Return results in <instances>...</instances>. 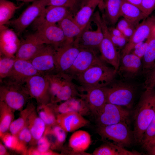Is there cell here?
Instances as JSON below:
<instances>
[{"mask_svg": "<svg viewBox=\"0 0 155 155\" xmlns=\"http://www.w3.org/2000/svg\"><path fill=\"white\" fill-rule=\"evenodd\" d=\"M97 22L101 28L103 35L98 49L101 54L100 58L105 63L112 65L117 71L120 64V56L116 47L111 41L109 28L103 18H99Z\"/></svg>", "mask_w": 155, "mask_h": 155, "instance_id": "7", "label": "cell"}, {"mask_svg": "<svg viewBox=\"0 0 155 155\" xmlns=\"http://www.w3.org/2000/svg\"><path fill=\"white\" fill-rule=\"evenodd\" d=\"M131 114L130 111L121 106L106 102L95 116L97 126L123 122L129 124Z\"/></svg>", "mask_w": 155, "mask_h": 155, "instance_id": "9", "label": "cell"}, {"mask_svg": "<svg viewBox=\"0 0 155 155\" xmlns=\"http://www.w3.org/2000/svg\"><path fill=\"white\" fill-rule=\"evenodd\" d=\"M141 60L132 53L125 54L122 56L119 71L125 77L133 78L137 74L142 67Z\"/></svg>", "mask_w": 155, "mask_h": 155, "instance_id": "25", "label": "cell"}, {"mask_svg": "<svg viewBox=\"0 0 155 155\" xmlns=\"http://www.w3.org/2000/svg\"><path fill=\"white\" fill-rule=\"evenodd\" d=\"M35 24L34 33L44 44L51 45L56 49L66 43L63 32L58 24Z\"/></svg>", "mask_w": 155, "mask_h": 155, "instance_id": "11", "label": "cell"}, {"mask_svg": "<svg viewBox=\"0 0 155 155\" xmlns=\"http://www.w3.org/2000/svg\"><path fill=\"white\" fill-rule=\"evenodd\" d=\"M24 86L30 97L34 98L39 105L51 102L49 83L44 74L30 77Z\"/></svg>", "mask_w": 155, "mask_h": 155, "instance_id": "10", "label": "cell"}, {"mask_svg": "<svg viewBox=\"0 0 155 155\" xmlns=\"http://www.w3.org/2000/svg\"><path fill=\"white\" fill-rule=\"evenodd\" d=\"M35 110L28 117L26 124L32 135L31 144H36L37 141L43 135L47 126L44 122L37 115Z\"/></svg>", "mask_w": 155, "mask_h": 155, "instance_id": "28", "label": "cell"}, {"mask_svg": "<svg viewBox=\"0 0 155 155\" xmlns=\"http://www.w3.org/2000/svg\"><path fill=\"white\" fill-rule=\"evenodd\" d=\"M91 143L90 133L83 130L75 131L71 135L69 140V146L73 152L82 153L89 148Z\"/></svg>", "mask_w": 155, "mask_h": 155, "instance_id": "26", "label": "cell"}, {"mask_svg": "<svg viewBox=\"0 0 155 155\" xmlns=\"http://www.w3.org/2000/svg\"><path fill=\"white\" fill-rule=\"evenodd\" d=\"M17 136L20 142L25 146L27 144L31 143L32 141L31 132L26 125Z\"/></svg>", "mask_w": 155, "mask_h": 155, "instance_id": "44", "label": "cell"}, {"mask_svg": "<svg viewBox=\"0 0 155 155\" xmlns=\"http://www.w3.org/2000/svg\"><path fill=\"white\" fill-rule=\"evenodd\" d=\"M102 61L97 55L96 50L80 49L73 65L65 73L74 78L93 65Z\"/></svg>", "mask_w": 155, "mask_h": 155, "instance_id": "15", "label": "cell"}, {"mask_svg": "<svg viewBox=\"0 0 155 155\" xmlns=\"http://www.w3.org/2000/svg\"><path fill=\"white\" fill-rule=\"evenodd\" d=\"M129 3L135 5L140 8L142 0H124Z\"/></svg>", "mask_w": 155, "mask_h": 155, "instance_id": "51", "label": "cell"}, {"mask_svg": "<svg viewBox=\"0 0 155 155\" xmlns=\"http://www.w3.org/2000/svg\"><path fill=\"white\" fill-rule=\"evenodd\" d=\"M34 33L27 35L22 40L16 54V59L30 60L44 46Z\"/></svg>", "mask_w": 155, "mask_h": 155, "instance_id": "18", "label": "cell"}, {"mask_svg": "<svg viewBox=\"0 0 155 155\" xmlns=\"http://www.w3.org/2000/svg\"><path fill=\"white\" fill-rule=\"evenodd\" d=\"M155 28V16L148 17L139 24L135 31L124 47L122 55L130 53L138 43L143 42L150 36Z\"/></svg>", "mask_w": 155, "mask_h": 155, "instance_id": "16", "label": "cell"}, {"mask_svg": "<svg viewBox=\"0 0 155 155\" xmlns=\"http://www.w3.org/2000/svg\"><path fill=\"white\" fill-rule=\"evenodd\" d=\"M109 29L111 33L114 36L119 37L123 35L121 31L116 27H111Z\"/></svg>", "mask_w": 155, "mask_h": 155, "instance_id": "50", "label": "cell"}, {"mask_svg": "<svg viewBox=\"0 0 155 155\" xmlns=\"http://www.w3.org/2000/svg\"><path fill=\"white\" fill-rule=\"evenodd\" d=\"M148 39L145 42L138 43L135 46L132 53L142 59L145 53L148 44Z\"/></svg>", "mask_w": 155, "mask_h": 155, "instance_id": "46", "label": "cell"}, {"mask_svg": "<svg viewBox=\"0 0 155 155\" xmlns=\"http://www.w3.org/2000/svg\"><path fill=\"white\" fill-rule=\"evenodd\" d=\"M136 27L132 26L126 28L122 32L123 36L129 40L133 35Z\"/></svg>", "mask_w": 155, "mask_h": 155, "instance_id": "49", "label": "cell"}, {"mask_svg": "<svg viewBox=\"0 0 155 155\" xmlns=\"http://www.w3.org/2000/svg\"><path fill=\"white\" fill-rule=\"evenodd\" d=\"M121 16L137 26L139 22L148 17L139 7L123 0L121 8Z\"/></svg>", "mask_w": 155, "mask_h": 155, "instance_id": "30", "label": "cell"}, {"mask_svg": "<svg viewBox=\"0 0 155 155\" xmlns=\"http://www.w3.org/2000/svg\"><path fill=\"white\" fill-rule=\"evenodd\" d=\"M45 132L52 135L54 138V142L51 146L53 148L61 147L65 141L67 132L57 124L46 127Z\"/></svg>", "mask_w": 155, "mask_h": 155, "instance_id": "37", "label": "cell"}, {"mask_svg": "<svg viewBox=\"0 0 155 155\" xmlns=\"http://www.w3.org/2000/svg\"><path fill=\"white\" fill-rule=\"evenodd\" d=\"M20 43L15 32L5 25L0 27V55L15 58Z\"/></svg>", "mask_w": 155, "mask_h": 155, "instance_id": "19", "label": "cell"}, {"mask_svg": "<svg viewBox=\"0 0 155 155\" xmlns=\"http://www.w3.org/2000/svg\"><path fill=\"white\" fill-rule=\"evenodd\" d=\"M49 85L51 102L57 103L75 97H81L73 77L67 73L55 71L44 74Z\"/></svg>", "mask_w": 155, "mask_h": 155, "instance_id": "2", "label": "cell"}, {"mask_svg": "<svg viewBox=\"0 0 155 155\" xmlns=\"http://www.w3.org/2000/svg\"><path fill=\"white\" fill-rule=\"evenodd\" d=\"M19 7L8 0H0V27L8 23Z\"/></svg>", "mask_w": 155, "mask_h": 155, "instance_id": "35", "label": "cell"}, {"mask_svg": "<svg viewBox=\"0 0 155 155\" xmlns=\"http://www.w3.org/2000/svg\"><path fill=\"white\" fill-rule=\"evenodd\" d=\"M155 28L148 38L147 47L143 57V70L146 73L155 62Z\"/></svg>", "mask_w": 155, "mask_h": 155, "instance_id": "33", "label": "cell"}, {"mask_svg": "<svg viewBox=\"0 0 155 155\" xmlns=\"http://www.w3.org/2000/svg\"><path fill=\"white\" fill-rule=\"evenodd\" d=\"M14 112L5 102L0 101V137L9 130L14 118Z\"/></svg>", "mask_w": 155, "mask_h": 155, "instance_id": "34", "label": "cell"}, {"mask_svg": "<svg viewBox=\"0 0 155 155\" xmlns=\"http://www.w3.org/2000/svg\"><path fill=\"white\" fill-rule=\"evenodd\" d=\"M30 96L24 85L0 82V101L5 102L14 111H22Z\"/></svg>", "mask_w": 155, "mask_h": 155, "instance_id": "6", "label": "cell"}, {"mask_svg": "<svg viewBox=\"0 0 155 155\" xmlns=\"http://www.w3.org/2000/svg\"><path fill=\"white\" fill-rule=\"evenodd\" d=\"M102 0H82L80 6L73 16L76 22L83 29L88 25L97 7Z\"/></svg>", "mask_w": 155, "mask_h": 155, "instance_id": "24", "label": "cell"}, {"mask_svg": "<svg viewBox=\"0 0 155 155\" xmlns=\"http://www.w3.org/2000/svg\"><path fill=\"white\" fill-rule=\"evenodd\" d=\"M117 72L102 61L77 76L74 80L82 87L103 88L114 81Z\"/></svg>", "mask_w": 155, "mask_h": 155, "instance_id": "3", "label": "cell"}, {"mask_svg": "<svg viewBox=\"0 0 155 155\" xmlns=\"http://www.w3.org/2000/svg\"><path fill=\"white\" fill-rule=\"evenodd\" d=\"M140 9L148 17L155 9V0H142Z\"/></svg>", "mask_w": 155, "mask_h": 155, "instance_id": "45", "label": "cell"}, {"mask_svg": "<svg viewBox=\"0 0 155 155\" xmlns=\"http://www.w3.org/2000/svg\"><path fill=\"white\" fill-rule=\"evenodd\" d=\"M38 112V116L46 126H51L56 124V116L49 103L39 105Z\"/></svg>", "mask_w": 155, "mask_h": 155, "instance_id": "39", "label": "cell"}, {"mask_svg": "<svg viewBox=\"0 0 155 155\" xmlns=\"http://www.w3.org/2000/svg\"><path fill=\"white\" fill-rule=\"evenodd\" d=\"M35 109L34 104L28 103L26 107L21 111L19 117L11 123L9 129L10 133L17 136L26 125L28 117Z\"/></svg>", "mask_w": 155, "mask_h": 155, "instance_id": "32", "label": "cell"}, {"mask_svg": "<svg viewBox=\"0 0 155 155\" xmlns=\"http://www.w3.org/2000/svg\"><path fill=\"white\" fill-rule=\"evenodd\" d=\"M42 74L34 68L29 60L16 59L9 74L0 82L9 84L24 85L27 80L35 75Z\"/></svg>", "mask_w": 155, "mask_h": 155, "instance_id": "12", "label": "cell"}, {"mask_svg": "<svg viewBox=\"0 0 155 155\" xmlns=\"http://www.w3.org/2000/svg\"><path fill=\"white\" fill-rule=\"evenodd\" d=\"M16 60L15 58L0 55V81L7 77L11 72L14 67Z\"/></svg>", "mask_w": 155, "mask_h": 155, "instance_id": "40", "label": "cell"}, {"mask_svg": "<svg viewBox=\"0 0 155 155\" xmlns=\"http://www.w3.org/2000/svg\"><path fill=\"white\" fill-rule=\"evenodd\" d=\"M155 111V89H145L133 113V131L136 143L141 144L143 135L152 120Z\"/></svg>", "mask_w": 155, "mask_h": 155, "instance_id": "1", "label": "cell"}, {"mask_svg": "<svg viewBox=\"0 0 155 155\" xmlns=\"http://www.w3.org/2000/svg\"><path fill=\"white\" fill-rule=\"evenodd\" d=\"M49 104L55 113L59 114L75 112L82 115H88L91 111L84 100L80 97H75L63 102L59 105L50 103Z\"/></svg>", "mask_w": 155, "mask_h": 155, "instance_id": "20", "label": "cell"}, {"mask_svg": "<svg viewBox=\"0 0 155 155\" xmlns=\"http://www.w3.org/2000/svg\"><path fill=\"white\" fill-rule=\"evenodd\" d=\"M56 49L50 45L45 44L29 61L40 73L46 74L56 71L55 55Z\"/></svg>", "mask_w": 155, "mask_h": 155, "instance_id": "14", "label": "cell"}, {"mask_svg": "<svg viewBox=\"0 0 155 155\" xmlns=\"http://www.w3.org/2000/svg\"><path fill=\"white\" fill-rule=\"evenodd\" d=\"M97 26L95 30H90L88 25L84 29L80 36L74 41L80 49H89L96 50L99 49L103 39V35L101 28L96 22L94 21Z\"/></svg>", "mask_w": 155, "mask_h": 155, "instance_id": "21", "label": "cell"}, {"mask_svg": "<svg viewBox=\"0 0 155 155\" xmlns=\"http://www.w3.org/2000/svg\"><path fill=\"white\" fill-rule=\"evenodd\" d=\"M81 97L85 101L91 113L95 117L106 103V95L104 88L79 86Z\"/></svg>", "mask_w": 155, "mask_h": 155, "instance_id": "17", "label": "cell"}, {"mask_svg": "<svg viewBox=\"0 0 155 155\" xmlns=\"http://www.w3.org/2000/svg\"><path fill=\"white\" fill-rule=\"evenodd\" d=\"M71 9L65 7L47 6L41 15L34 21L35 23L57 24L65 18L75 14Z\"/></svg>", "mask_w": 155, "mask_h": 155, "instance_id": "23", "label": "cell"}, {"mask_svg": "<svg viewBox=\"0 0 155 155\" xmlns=\"http://www.w3.org/2000/svg\"><path fill=\"white\" fill-rule=\"evenodd\" d=\"M104 143L96 148L93 151L94 155H141L142 153L135 150L130 151L106 140Z\"/></svg>", "mask_w": 155, "mask_h": 155, "instance_id": "29", "label": "cell"}, {"mask_svg": "<svg viewBox=\"0 0 155 155\" xmlns=\"http://www.w3.org/2000/svg\"><path fill=\"white\" fill-rule=\"evenodd\" d=\"M155 140V111L149 125L143 135L141 144L144 147L150 141Z\"/></svg>", "mask_w": 155, "mask_h": 155, "instance_id": "42", "label": "cell"}, {"mask_svg": "<svg viewBox=\"0 0 155 155\" xmlns=\"http://www.w3.org/2000/svg\"><path fill=\"white\" fill-rule=\"evenodd\" d=\"M146 74L144 82V88L145 89L154 88L155 87V62Z\"/></svg>", "mask_w": 155, "mask_h": 155, "instance_id": "43", "label": "cell"}, {"mask_svg": "<svg viewBox=\"0 0 155 155\" xmlns=\"http://www.w3.org/2000/svg\"><path fill=\"white\" fill-rule=\"evenodd\" d=\"M82 0H48L47 6H55L67 7L72 10L75 13L79 9Z\"/></svg>", "mask_w": 155, "mask_h": 155, "instance_id": "41", "label": "cell"}, {"mask_svg": "<svg viewBox=\"0 0 155 155\" xmlns=\"http://www.w3.org/2000/svg\"><path fill=\"white\" fill-rule=\"evenodd\" d=\"M73 16H68L57 24L63 32L66 39V43L73 42L84 30L76 22Z\"/></svg>", "mask_w": 155, "mask_h": 155, "instance_id": "27", "label": "cell"}, {"mask_svg": "<svg viewBox=\"0 0 155 155\" xmlns=\"http://www.w3.org/2000/svg\"><path fill=\"white\" fill-rule=\"evenodd\" d=\"M106 102L130 108L132 107L136 89L135 86L127 83H113L103 87Z\"/></svg>", "mask_w": 155, "mask_h": 155, "instance_id": "5", "label": "cell"}, {"mask_svg": "<svg viewBox=\"0 0 155 155\" xmlns=\"http://www.w3.org/2000/svg\"><path fill=\"white\" fill-rule=\"evenodd\" d=\"M127 122H121L115 124L97 126V133L102 139H108L121 147H129L136 143L133 131Z\"/></svg>", "mask_w": 155, "mask_h": 155, "instance_id": "4", "label": "cell"}, {"mask_svg": "<svg viewBox=\"0 0 155 155\" xmlns=\"http://www.w3.org/2000/svg\"><path fill=\"white\" fill-rule=\"evenodd\" d=\"M5 146L0 143V155H8L7 150L6 149Z\"/></svg>", "mask_w": 155, "mask_h": 155, "instance_id": "52", "label": "cell"}, {"mask_svg": "<svg viewBox=\"0 0 155 155\" xmlns=\"http://www.w3.org/2000/svg\"><path fill=\"white\" fill-rule=\"evenodd\" d=\"M19 1H22L24 2H33L34 1V0H16Z\"/></svg>", "mask_w": 155, "mask_h": 155, "instance_id": "53", "label": "cell"}, {"mask_svg": "<svg viewBox=\"0 0 155 155\" xmlns=\"http://www.w3.org/2000/svg\"><path fill=\"white\" fill-rule=\"evenodd\" d=\"M150 155H155V140L150 141L144 147Z\"/></svg>", "mask_w": 155, "mask_h": 155, "instance_id": "48", "label": "cell"}, {"mask_svg": "<svg viewBox=\"0 0 155 155\" xmlns=\"http://www.w3.org/2000/svg\"><path fill=\"white\" fill-rule=\"evenodd\" d=\"M123 0H104L103 3L105 16L111 24H115L121 17V8Z\"/></svg>", "mask_w": 155, "mask_h": 155, "instance_id": "31", "label": "cell"}, {"mask_svg": "<svg viewBox=\"0 0 155 155\" xmlns=\"http://www.w3.org/2000/svg\"><path fill=\"white\" fill-rule=\"evenodd\" d=\"M132 26L136 27L131 22L123 18L118 22L116 27L122 32L126 28Z\"/></svg>", "mask_w": 155, "mask_h": 155, "instance_id": "47", "label": "cell"}, {"mask_svg": "<svg viewBox=\"0 0 155 155\" xmlns=\"http://www.w3.org/2000/svg\"><path fill=\"white\" fill-rule=\"evenodd\" d=\"M35 0H34V1H35Z\"/></svg>", "mask_w": 155, "mask_h": 155, "instance_id": "54", "label": "cell"}, {"mask_svg": "<svg viewBox=\"0 0 155 155\" xmlns=\"http://www.w3.org/2000/svg\"><path fill=\"white\" fill-rule=\"evenodd\" d=\"M80 50L74 42L56 49L55 59L56 71L66 73L72 66Z\"/></svg>", "mask_w": 155, "mask_h": 155, "instance_id": "13", "label": "cell"}, {"mask_svg": "<svg viewBox=\"0 0 155 155\" xmlns=\"http://www.w3.org/2000/svg\"><path fill=\"white\" fill-rule=\"evenodd\" d=\"M89 123L83 115L76 112H68L56 116V124L67 132L75 131Z\"/></svg>", "mask_w": 155, "mask_h": 155, "instance_id": "22", "label": "cell"}, {"mask_svg": "<svg viewBox=\"0 0 155 155\" xmlns=\"http://www.w3.org/2000/svg\"><path fill=\"white\" fill-rule=\"evenodd\" d=\"M48 0H36L28 6L18 18L8 23L20 34L41 14L47 6Z\"/></svg>", "mask_w": 155, "mask_h": 155, "instance_id": "8", "label": "cell"}, {"mask_svg": "<svg viewBox=\"0 0 155 155\" xmlns=\"http://www.w3.org/2000/svg\"><path fill=\"white\" fill-rule=\"evenodd\" d=\"M0 138L6 147L17 152L26 154L27 150L26 146L20 142L17 136L6 132L0 137Z\"/></svg>", "mask_w": 155, "mask_h": 155, "instance_id": "38", "label": "cell"}, {"mask_svg": "<svg viewBox=\"0 0 155 155\" xmlns=\"http://www.w3.org/2000/svg\"><path fill=\"white\" fill-rule=\"evenodd\" d=\"M37 148H31L27 150L26 154L28 155H58L50 150L51 144L46 136L44 134L37 142Z\"/></svg>", "mask_w": 155, "mask_h": 155, "instance_id": "36", "label": "cell"}]
</instances>
